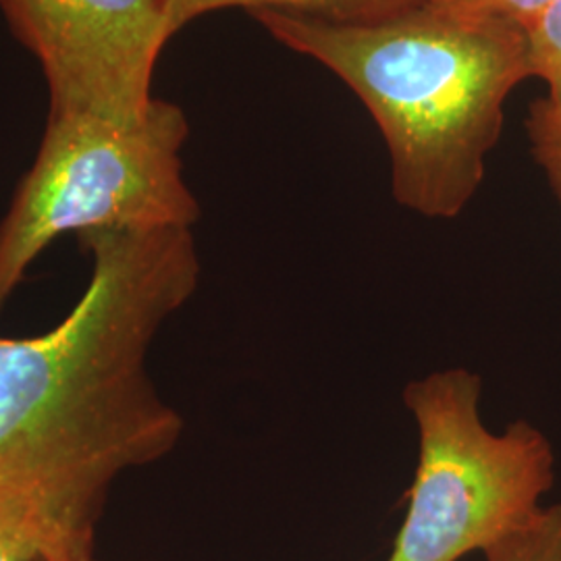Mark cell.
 <instances>
[{"label":"cell","mask_w":561,"mask_h":561,"mask_svg":"<svg viewBox=\"0 0 561 561\" xmlns=\"http://www.w3.org/2000/svg\"><path fill=\"white\" fill-rule=\"evenodd\" d=\"M78 238L92 275L71 314L38 337H0V484L94 526L108 484L181 439L146 356L198 289L201 259L187 227Z\"/></svg>","instance_id":"cell-1"},{"label":"cell","mask_w":561,"mask_h":561,"mask_svg":"<svg viewBox=\"0 0 561 561\" xmlns=\"http://www.w3.org/2000/svg\"><path fill=\"white\" fill-rule=\"evenodd\" d=\"M252 15L285 46L337 73L370 108L401 206L426 219L460 215L502 136L503 104L530 78L518 23L433 2L364 25L283 11Z\"/></svg>","instance_id":"cell-2"},{"label":"cell","mask_w":561,"mask_h":561,"mask_svg":"<svg viewBox=\"0 0 561 561\" xmlns=\"http://www.w3.org/2000/svg\"><path fill=\"white\" fill-rule=\"evenodd\" d=\"M190 125L154 99L140 121L48 115L36 161L0 222V312L30 264L65 233L187 227L201 204L183 178Z\"/></svg>","instance_id":"cell-3"},{"label":"cell","mask_w":561,"mask_h":561,"mask_svg":"<svg viewBox=\"0 0 561 561\" xmlns=\"http://www.w3.org/2000/svg\"><path fill=\"white\" fill-rule=\"evenodd\" d=\"M481 377L443 368L401 398L419 431L408 514L387 561H460L489 551L539 510L556 484V451L528 421L493 433L481 419Z\"/></svg>","instance_id":"cell-4"},{"label":"cell","mask_w":561,"mask_h":561,"mask_svg":"<svg viewBox=\"0 0 561 561\" xmlns=\"http://www.w3.org/2000/svg\"><path fill=\"white\" fill-rule=\"evenodd\" d=\"M18 41L41 62L48 115L140 121L171 41L167 0H0Z\"/></svg>","instance_id":"cell-5"},{"label":"cell","mask_w":561,"mask_h":561,"mask_svg":"<svg viewBox=\"0 0 561 561\" xmlns=\"http://www.w3.org/2000/svg\"><path fill=\"white\" fill-rule=\"evenodd\" d=\"M94 526L38 495L0 484V561H46L69 551L90 561Z\"/></svg>","instance_id":"cell-6"},{"label":"cell","mask_w":561,"mask_h":561,"mask_svg":"<svg viewBox=\"0 0 561 561\" xmlns=\"http://www.w3.org/2000/svg\"><path fill=\"white\" fill-rule=\"evenodd\" d=\"M431 0H167V21L171 38L190 21L229 7L254 11H283L312 20L364 25L391 20L424 7Z\"/></svg>","instance_id":"cell-7"},{"label":"cell","mask_w":561,"mask_h":561,"mask_svg":"<svg viewBox=\"0 0 561 561\" xmlns=\"http://www.w3.org/2000/svg\"><path fill=\"white\" fill-rule=\"evenodd\" d=\"M526 36L530 76L547 81L549 94L537 104L551 119L561 123V0L549 4L528 25Z\"/></svg>","instance_id":"cell-8"},{"label":"cell","mask_w":561,"mask_h":561,"mask_svg":"<svg viewBox=\"0 0 561 561\" xmlns=\"http://www.w3.org/2000/svg\"><path fill=\"white\" fill-rule=\"evenodd\" d=\"M482 556L486 561H561V503L541 507Z\"/></svg>","instance_id":"cell-9"},{"label":"cell","mask_w":561,"mask_h":561,"mask_svg":"<svg viewBox=\"0 0 561 561\" xmlns=\"http://www.w3.org/2000/svg\"><path fill=\"white\" fill-rule=\"evenodd\" d=\"M528 134L533 141V154L541 164L561 204V123L551 119L539 104H535L528 119Z\"/></svg>","instance_id":"cell-10"},{"label":"cell","mask_w":561,"mask_h":561,"mask_svg":"<svg viewBox=\"0 0 561 561\" xmlns=\"http://www.w3.org/2000/svg\"><path fill=\"white\" fill-rule=\"evenodd\" d=\"M431 2L445 9L479 15V18L512 21L524 27L556 0H431Z\"/></svg>","instance_id":"cell-11"},{"label":"cell","mask_w":561,"mask_h":561,"mask_svg":"<svg viewBox=\"0 0 561 561\" xmlns=\"http://www.w3.org/2000/svg\"><path fill=\"white\" fill-rule=\"evenodd\" d=\"M46 561H85L78 558V556H73V553H69V551H59V553H53L50 558Z\"/></svg>","instance_id":"cell-12"}]
</instances>
